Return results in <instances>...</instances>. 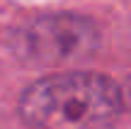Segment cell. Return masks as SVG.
Returning <instances> with one entry per match:
<instances>
[{
	"label": "cell",
	"mask_w": 131,
	"mask_h": 129,
	"mask_svg": "<svg viewBox=\"0 0 131 129\" xmlns=\"http://www.w3.org/2000/svg\"><path fill=\"white\" fill-rule=\"evenodd\" d=\"M19 112L34 129H112L124 112V95L107 76L63 71L32 83Z\"/></svg>",
	"instance_id": "1"
},
{
	"label": "cell",
	"mask_w": 131,
	"mask_h": 129,
	"mask_svg": "<svg viewBox=\"0 0 131 129\" xmlns=\"http://www.w3.org/2000/svg\"><path fill=\"white\" fill-rule=\"evenodd\" d=\"M97 29L90 19L75 15H56L34 22L24 32L19 51L39 63H75L95 51Z\"/></svg>",
	"instance_id": "2"
}]
</instances>
